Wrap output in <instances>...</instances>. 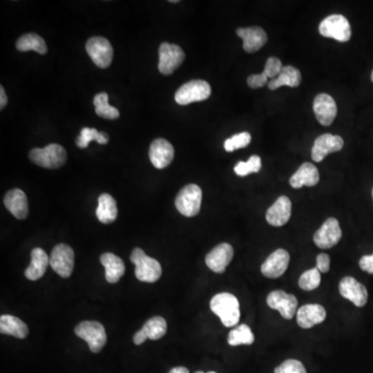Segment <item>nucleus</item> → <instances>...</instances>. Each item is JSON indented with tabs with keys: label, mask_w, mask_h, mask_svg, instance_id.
I'll use <instances>...</instances> for the list:
<instances>
[{
	"label": "nucleus",
	"mask_w": 373,
	"mask_h": 373,
	"mask_svg": "<svg viewBox=\"0 0 373 373\" xmlns=\"http://www.w3.org/2000/svg\"><path fill=\"white\" fill-rule=\"evenodd\" d=\"M48 265H50V257L42 248H34L32 251V263L26 270V277L32 281L41 279L46 273Z\"/></svg>",
	"instance_id": "obj_24"
},
{
	"label": "nucleus",
	"mask_w": 373,
	"mask_h": 373,
	"mask_svg": "<svg viewBox=\"0 0 373 373\" xmlns=\"http://www.w3.org/2000/svg\"><path fill=\"white\" fill-rule=\"evenodd\" d=\"M168 373H189V370L185 367H174Z\"/></svg>",
	"instance_id": "obj_43"
},
{
	"label": "nucleus",
	"mask_w": 373,
	"mask_h": 373,
	"mask_svg": "<svg viewBox=\"0 0 373 373\" xmlns=\"http://www.w3.org/2000/svg\"><path fill=\"white\" fill-rule=\"evenodd\" d=\"M170 3H179V1H177V0H171Z\"/></svg>",
	"instance_id": "obj_45"
},
{
	"label": "nucleus",
	"mask_w": 373,
	"mask_h": 373,
	"mask_svg": "<svg viewBox=\"0 0 373 373\" xmlns=\"http://www.w3.org/2000/svg\"><path fill=\"white\" fill-rule=\"evenodd\" d=\"M148 156L150 162L156 168L164 169L172 162L174 150L170 142L163 138H158L150 144Z\"/></svg>",
	"instance_id": "obj_16"
},
{
	"label": "nucleus",
	"mask_w": 373,
	"mask_h": 373,
	"mask_svg": "<svg viewBox=\"0 0 373 373\" xmlns=\"http://www.w3.org/2000/svg\"><path fill=\"white\" fill-rule=\"evenodd\" d=\"M212 94L211 85L203 80H192L181 85L175 92V102L179 105H189L207 100Z\"/></svg>",
	"instance_id": "obj_6"
},
{
	"label": "nucleus",
	"mask_w": 373,
	"mask_h": 373,
	"mask_svg": "<svg viewBox=\"0 0 373 373\" xmlns=\"http://www.w3.org/2000/svg\"><path fill=\"white\" fill-rule=\"evenodd\" d=\"M290 253L284 249H277L269 255L261 265V273L270 279L281 277L290 265Z\"/></svg>",
	"instance_id": "obj_13"
},
{
	"label": "nucleus",
	"mask_w": 373,
	"mask_h": 373,
	"mask_svg": "<svg viewBox=\"0 0 373 373\" xmlns=\"http://www.w3.org/2000/svg\"><path fill=\"white\" fill-rule=\"evenodd\" d=\"M185 59V52L181 47L169 43H162L159 48V71L163 75H171Z\"/></svg>",
	"instance_id": "obj_9"
},
{
	"label": "nucleus",
	"mask_w": 373,
	"mask_h": 373,
	"mask_svg": "<svg viewBox=\"0 0 373 373\" xmlns=\"http://www.w3.org/2000/svg\"><path fill=\"white\" fill-rule=\"evenodd\" d=\"M268 306L274 310H278L282 317L292 319L298 308V300L294 294H286L283 290H274L267 298Z\"/></svg>",
	"instance_id": "obj_11"
},
{
	"label": "nucleus",
	"mask_w": 373,
	"mask_h": 373,
	"mask_svg": "<svg viewBox=\"0 0 373 373\" xmlns=\"http://www.w3.org/2000/svg\"><path fill=\"white\" fill-rule=\"evenodd\" d=\"M283 65H282L281 61L277 57H270L268 59L267 63H265V74L269 79H275L281 73Z\"/></svg>",
	"instance_id": "obj_38"
},
{
	"label": "nucleus",
	"mask_w": 373,
	"mask_h": 373,
	"mask_svg": "<svg viewBox=\"0 0 373 373\" xmlns=\"http://www.w3.org/2000/svg\"><path fill=\"white\" fill-rule=\"evenodd\" d=\"M327 312L319 304H307L301 307L296 312V323L303 329H310L319 323H323Z\"/></svg>",
	"instance_id": "obj_21"
},
{
	"label": "nucleus",
	"mask_w": 373,
	"mask_h": 373,
	"mask_svg": "<svg viewBox=\"0 0 373 373\" xmlns=\"http://www.w3.org/2000/svg\"><path fill=\"white\" fill-rule=\"evenodd\" d=\"M313 110L321 125H330L337 117V105L335 100L327 94H319L314 99Z\"/></svg>",
	"instance_id": "obj_18"
},
{
	"label": "nucleus",
	"mask_w": 373,
	"mask_h": 373,
	"mask_svg": "<svg viewBox=\"0 0 373 373\" xmlns=\"http://www.w3.org/2000/svg\"><path fill=\"white\" fill-rule=\"evenodd\" d=\"M100 261L101 263L104 265L105 270H106L105 277H106L107 281L109 283L119 282L125 271L123 259L113 254V253H104V254L101 255Z\"/></svg>",
	"instance_id": "obj_25"
},
{
	"label": "nucleus",
	"mask_w": 373,
	"mask_h": 373,
	"mask_svg": "<svg viewBox=\"0 0 373 373\" xmlns=\"http://www.w3.org/2000/svg\"><path fill=\"white\" fill-rule=\"evenodd\" d=\"M292 216V201L288 196H280L268 210L265 219L270 225L281 228L290 221Z\"/></svg>",
	"instance_id": "obj_20"
},
{
	"label": "nucleus",
	"mask_w": 373,
	"mask_h": 373,
	"mask_svg": "<svg viewBox=\"0 0 373 373\" xmlns=\"http://www.w3.org/2000/svg\"><path fill=\"white\" fill-rule=\"evenodd\" d=\"M319 34L325 38L334 39L338 42L345 43L350 40L352 28L343 15H331L319 24Z\"/></svg>",
	"instance_id": "obj_7"
},
{
	"label": "nucleus",
	"mask_w": 373,
	"mask_h": 373,
	"mask_svg": "<svg viewBox=\"0 0 373 373\" xmlns=\"http://www.w3.org/2000/svg\"><path fill=\"white\" fill-rule=\"evenodd\" d=\"M99 205L96 214L101 223L110 224L117 218V205L111 195L104 193L99 197Z\"/></svg>",
	"instance_id": "obj_28"
},
{
	"label": "nucleus",
	"mask_w": 373,
	"mask_h": 373,
	"mask_svg": "<svg viewBox=\"0 0 373 373\" xmlns=\"http://www.w3.org/2000/svg\"><path fill=\"white\" fill-rule=\"evenodd\" d=\"M319 181V172L316 167L311 163H304L300 168L294 173L290 179V185L292 188L300 189L304 185L313 187Z\"/></svg>",
	"instance_id": "obj_23"
},
{
	"label": "nucleus",
	"mask_w": 373,
	"mask_h": 373,
	"mask_svg": "<svg viewBox=\"0 0 373 373\" xmlns=\"http://www.w3.org/2000/svg\"><path fill=\"white\" fill-rule=\"evenodd\" d=\"M203 191L194 183L185 185L175 199V208L185 217H195L201 212Z\"/></svg>",
	"instance_id": "obj_3"
},
{
	"label": "nucleus",
	"mask_w": 373,
	"mask_h": 373,
	"mask_svg": "<svg viewBox=\"0 0 373 373\" xmlns=\"http://www.w3.org/2000/svg\"><path fill=\"white\" fill-rule=\"evenodd\" d=\"M88 54L90 55L94 65L106 69L111 65L113 59V48L110 42L102 37H94L86 42Z\"/></svg>",
	"instance_id": "obj_10"
},
{
	"label": "nucleus",
	"mask_w": 373,
	"mask_h": 373,
	"mask_svg": "<svg viewBox=\"0 0 373 373\" xmlns=\"http://www.w3.org/2000/svg\"><path fill=\"white\" fill-rule=\"evenodd\" d=\"M8 104L7 94H6L3 86H0V108L3 109Z\"/></svg>",
	"instance_id": "obj_42"
},
{
	"label": "nucleus",
	"mask_w": 373,
	"mask_h": 373,
	"mask_svg": "<svg viewBox=\"0 0 373 373\" xmlns=\"http://www.w3.org/2000/svg\"><path fill=\"white\" fill-rule=\"evenodd\" d=\"M131 261L136 265L135 276L139 281L154 283L162 276V267L160 263L148 256L140 248L132 251Z\"/></svg>",
	"instance_id": "obj_2"
},
{
	"label": "nucleus",
	"mask_w": 373,
	"mask_h": 373,
	"mask_svg": "<svg viewBox=\"0 0 373 373\" xmlns=\"http://www.w3.org/2000/svg\"><path fill=\"white\" fill-rule=\"evenodd\" d=\"M302 81L301 72L292 65H286L282 69L281 73L275 79L270 80L268 86L270 90H276L281 86H290V88H298Z\"/></svg>",
	"instance_id": "obj_27"
},
{
	"label": "nucleus",
	"mask_w": 373,
	"mask_h": 373,
	"mask_svg": "<svg viewBox=\"0 0 373 373\" xmlns=\"http://www.w3.org/2000/svg\"><path fill=\"white\" fill-rule=\"evenodd\" d=\"M75 265V253L65 244H59L53 248L50 255V265L53 271L61 277L69 278L73 273Z\"/></svg>",
	"instance_id": "obj_8"
},
{
	"label": "nucleus",
	"mask_w": 373,
	"mask_h": 373,
	"mask_svg": "<svg viewBox=\"0 0 373 373\" xmlns=\"http://www.w3.org/2000/svg\"><path fill=\"white\" fill-rule=\"evenodd\" d=\"M234 248L228 243L216 246L205 257V263L215 273L222 274L234 259Z\"/></svg>",
	"instance_id": "obj_15"
},
{
	"label": "nucleus",
	"mask_w": 373,
	"mask_h": 373,
	"mask_svg": "<svg viewBox=\"0 0 373 373\" xmlns=\"http://www.w3.org/2000/svg\"><path fill=\"white\" fill-rule=\"evenodd\" d=\"M330 261L331 259L327 253H321L316 257V269L321 273H327L330 271Z\"/></svg>",
	"instance_id": "obj_40"
},
{
	"label": "nucleus",
	"mask_w": 373,
	"mask_h": 373,
	"mask_svg": "<svg viewBox=\"0 0 373 373\" xmlns=\"http://www.w3.org/2000/svg\"><path fill=\"white\" fill-rule=\"evenodd\" d=\"M30 159L38 166L57 169L65 165L67 152L59 144L51 143L44 148H34L30 152Z\"/></svg>",
	"instance_id": "obj_4"
},
{
	"label": "nucleus",
	"mask_w": 373,
	"mask_h": 373,
	"mask_svg": "<svg viewBox=\"0 0 373 373\" xmlns=\"http://www.w3.org/2000/svg\"><path fill=\"white\" fill-rule=\"evenodd\" d=\"M321 272L316 268H313L301 275L300 279H299V286L302 290L310 292V290H316L321 285Z\"/></svg>",
	"instance_id": "obj_34"
},
{
	"label": "nucleus",
	"mask_w": 373,
	"mask_h": 373,
	"mask_svg": "<svg viewBox=\"0 0 373 373\" xmlns=\"http://www.w3.org/2000/svg\"><path fill=\"white\" fill-rule=\"evenodd\" d=\"M228 341L232 346H238L241 344L251 345L255 341L254 334L252 333L249 325L243 323L230 331Z\"/></svg>",
	"instance_id": "obj_31"
},
{
	"label": "nucleus",
	"mask_w": 373,
	"mask_h": 373,
	"mask_svg": "<svg viewBox=\"0 0 373 373\" xmlns=\"http://www.w3.org/2000/svg\"><path fill=\"white\" fill-rule=\"evenodd\" d=\"M247 83L251 88H261L265 84L269 83V78L263 72L261 74L249 76Z\"/></svg>",
	"instance_id": "obj_39"
},
{
	"label": "nucleus",
	"mask_w": 373,
	"mask_h": 373,
	"mask_svg": "<svg viewBox=\"0 0 373 373\" xmlns=\"http://www.w3.org/2000/svg\"><path fill=\"white\" fill-rule=\"evenodd\" d=\"M75 333L78 337L86 341L92 352H99L107 341L104 325L99 321H85L76 325Z\"/></svg>",
	"instance_id": "obj_5"
},
{
	"label": "nucleus",
	"mask_w": 373,
	"mask_h": 373,
	"mask_svg": "<svg viewBox=\"0 0 373 373\" xmlns=\"http://www.w3.org/2000/svg\"><path fill=\"white\" fill-rule=\"evenodd\" d=\"M360 268L363 271L367 272V273L372 274L373 275V254L372 255H364L362 259H360Z\"/></svg>",
	"instance_id": "obj_41"
},
{
	"label": "nucleus",
	"mask_w": 373,
	"mask_h": 373,
	"mask_svg": "<svg viewBox=\"0 0 373 373\" xmlns=\"http://www.w3.org/2000/svg\"><path fill=\"white\" fill-rule=\"evenodd\" d=\"M372 197H373V189H372Z\"/></svg>",
	"instance_id": "obj_47"
},
{
	"label": "nucleus",
	"mask_w": 373,
	"mask_h": 373,
	"mask_svg": "<svg viewBox=\"0 0 373 373\" xmlns=\"http://www.w3.org/2000/svg\"><path fill=\"white\" fill-rule=\"evenodd\" d=\"M344 141L340 136L323 134L315 139L311 150L314 162H321L331 152H339L343 148Z\"/></svg>",
	"instance_id": "obj_14"
},
{
	"label": "nucleus",
	"mask_w": 373,
	"mask_h": 373,
	"mask_svg": "<svg viewBox=\"0 0 373 373\" xmlns=\"http://www.w3.org/2000/svg\"><path fill=\"white\" fill-rule=\"evenodd\" d=\"M16 47H17L18 50L22 51V52L34 50L40 53V54H46L47 51H48L44 39L41 38L39 34H24L17 41Z\"/></svg>",
	"instance_id": "obj_29"
},
{
	"label": "nucleus",
	"mask_w": 373,
	"mask_h": 373,
	"mask_svg": "<svg viewBox=\"0 0 373 373\" xmlns=\"http://www.w3.org/2000/svg\"><path fill=\"white\" fill-rule=\"evenodd\" d=\"M140 330L145 334L148 339L159 340L166 334L167 323L163 317H152L144 323L143 327Z\"/></svg>",
	"instance_id": "obj_30"
},
{
	"label": "nucleus",
	"mask_w": 373,
	"mask_h": 373,
	"mask_svg": "<svg viewBox=\"0 0 373 373\" xmlns=\"http://www.w3.org/2000/svg\"><path fill=\"white\" fill-rule=\"evenodd\" d=\"M236 34L242 39L243 48L247 53H254L261 50L268 42V34L259 26L253 28H238Z\"/></svg>",
	"instance_id": "obj_19"
},
{
	"label": "nucleus",
	"mask_w": 373,
	"mask_h": 373,
	"mask_svg": "<svg viewBox=\"0 0 373 373\" xmlns=\"http://www.w3.org/2000/svg\"><path fill=\"white\" fill-rule=\"evenodd\" d=\"M0 332L5 335L24 339L30 333L28 325L14 315L5 314L0 317Z\"/></svg>",
	"instance_id": "obj_26"
},
{
	"label": "nucleus",
	"mask_w": 373,
	"mask_h": 373,
	"mask_svg": "<svg viewBox=\"0 0 373 373\" xmlns=\"http://www.w3.org/2000/svg\"><path fill=\"white\" fill-rule=\"evenodd\" d=\"M251 137L250 133L248 132H243V133L236 134L232 136V138H228L224 142V148L226 152H232L240 148H247L250 144Z\"/></svg>",
	"instance_id": "obj_36"
},
{
	"label": "nucleus",
	"mask_w": 373,
	"mask_h": 373,
	"mask_svg": "<svg viewBox=\"0 0 373 373\" xmlns=\"http://www.w3.org/2000/svg\"><path fill=\"white\" fill-rule=\"evenodd\" d=\"M371 80H372V82H373V71H372V73H371Z\"/></svg>",
	"instance_id": "obj_46"
},
{
	"label": "nucleus",
	"mask_w": 373,
	"mask_h": 373,
	"mask_svg": "<svg viewBox=\"0 0 373 373\" xmlns=\"http://www.w3.org/2000/svg\"><path fill=\"white\" fill-rule=\"evenodd\" d=\"M6 208L17 219L23 220L28 216V201L26 193L20 189H13L6 195Z\"/></svg>",
	"instance_id": "obj_22"
},
{
	"label": "nucleus",
	"mask_w": 373,
	"mask_h": 373,
	"mask_svg": "<svg viewBox=\"0 0 373 373\" xmlns=\"http://www.w3.org/2000/svg\"><path fill=\"white\" fill-rule=\"evenodd\" d=\"M92 140L100 144H106L109 141V136L105 132H99L97 129L83 128L79 137L76 140V144L78 148H86Z\"/></svg>",
	"instance_id": "obj_33"
},
{
	"label": "nucleus",
	"mask_w": 373,
	"mask_h": 373,
	"mask_svg": "<svg viewBox=\"0 0 373 373\" xmlns=\"http://www.w3.org/2000/svg\"><path fill=\"white\" fill-rule=\"evenodd\" d=\"M195 373H205V372H203V371H197V372H195ZM208 373H217V372H215V371H210V372H208Z\"/></svg>",
	"instance_id": "obj_44"
},
{
	"label": "nucleus",
	"mask_w": 373,
	"mask_h": 373,
	"mask_svg": "<svg viewBox=\"0 0 373 373\" xmlns=\"http://www.w3.org/2000/svg\"><path fill=\"white\" fill-rule=\"evenodd\" d=\"M261 169V157L251 156L247 162H239L234 167V172L239 177H247L251 173L259 172Z\"/></svg>",
	"instance_id": "obj_35"
},
{
	"label": "nucleus",
	"mask_w": 373,
	"mask_h": 373,
	"mask_svg": "<svg viewBox=\"0 0 373 373\" xmlns=\"http://www.w3.org/2000/svg\"><path fill=\"white\" fill-rule=\"evenodd\" d=\"M94 108L99 117L106 119H117L119 117V111L114 107L110 106L108 103V94L106 92H100L94 98Z\"/></svg>",
	"instance_id": "obj_32"
},
{
	"label": "nucleus",
	"mask_w": 373,
	"mask_h": 373,
	"mask_svg": "<svg viewBox=\"0 0 373 373\" xmlns=\"http://www.w3.org/2000/svg\"><path fill=\"white\" fill-rule=\"evenodd\" d=\"M211 310L221 319L225 327H232L240 321V303L236 296L230 292L216 294L210 303Z\"/></svg>",
	"instance_id": "obj_1"
},
{
	"label": "nucleus",
	"mask_w": 373,
	"mask_h": 373,
	"mask_svg": "<svg viewBox=\"0 0 373 373\" xmlns=\"http://www.w3.org/2000/svg\"><path fill=\"white\" fill-rule=\"evenodd\" d=\"M274 373H307V371L302 362L290 359V360L284 361L280 366L275 369Z\"/></svg>",
	"instance_id": "obj_37"
},
{
	"label": "nucleus",
	"mask_w": 373,
	"mask_h": 373,
	"mask_svg": "<svg viewBox=\"0 0 373 373\" xmlns=\"http://www.w3.org/2000/svg\"><path fill=\"white\" fill-rule=\"evenodd\" d=\"M342 236L339 222L335 218L325 220L313 236L314 244L321 249H330L339 243Z\"/></svg>",
	"instance_id": "obj_12"
},
{
	"label": "nucleus",
	"mask_w": 373,
	"mask_h": 373,
	"mask_svg": "<svg viewBox=\"0 0 373 373\" xmlns=\"http://www.w3.org/2000/svg\"><path fill=\"white\" fill-rule=\"evenodd\" d=\"M339 292L344 299H347L356 307H364L368 300L366 288L352 277H344L341 279Z\"/></svg>",
	"instance_id": "obj_17"
}]
</instances>
